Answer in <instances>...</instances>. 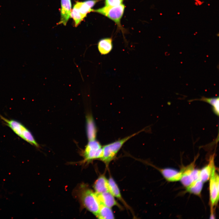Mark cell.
Here are the masks:
<instances>
[{
    "label": "cell",
    "mask_w": 219,
    "mask_h": 219,
    "mask_svg": "<svg viewBox=\"0 0 219 219\" xmlns=\"http://www.w3.org/2000/svg\"><path fill=\"white\" fill-rule=\"evenodd\" d=\"M0 118L4 123L18 136L31 145L39 147L31 132L21 122L14 119L7 118L1 115Z\"/></svg>",
    "instance_id": "cell-1"
},
{
    "label": "cell",
    "mask_w": 219,
    "mask_h": 219,
    "mask_svg": "<svg viewBox=\"0 0 219 219\" xmlns=\"http://www.w3.org/2000/svg\"><path fill=\"white\" fill-rule=\"evenodd\" d=\"M96 217L100 219L115 218L111 208L103 204H100L99 210Z\"/></svg>",
    "instance_id": "cell-17"
},
{
    "label": "cell",
    "mask_w": 219,
    "mask_h": 219,
    "mask_svg": "<svg viewBox=\"0 0 219 219\" xmlns=\"http://www.w3.org/2000/svg\"><path fill=\"white\" fill-rule=\"evenodd\" d=\"M214 155H211L210 158L209 163L200 170V176L202 181L204 182L210 179L212 169L214 165Z\"/></svg>",
    "instance_id": "cell-13"
},
{
    "label": "cell",
    "mask_w": 219,
    "mask_h": 219,
    "mask_svg": "<svg viewBox=\"0 0 219 219\" xmlns=\"http://www.w3.org/2000/svg\"><path fill=\"white\" fill-rule=\"evenodd\" d=\"M87 132L89 140H95L97 129L92 117L91 116L87 117Z\"/></svg>",
    "instance_id": "cell-15"
},
{
    "label": "cell",
    "mask_w": 219,
    "mask_h": 219,
    "mask_svg": "<svg viewBox=\"0 0 219 219\" xmlns=\"http://www.w3.org/2000/svg\"><path fill=\"white\" fill-rule=\"evenodd\" d=\"M196 100L203 101L209 104L212 106V110L214 113L216 115L218 116L219 111V99L218 97L207 98L204 96H202L200 99H195L191 101H192Z\"/></svg>",
    "instance_id": "cell-16"
},
{
    "label": "cell",
    "mask_w": 219,
    "mask_h": 219,
    "mask_svg": "<svg viewBox=\"0 0 219 219\" xmlns=\"http://www.w3.org/2000/svg\"><path fill=\"white\" fill-rule=\"evenodd\" d=\"M196 159L186 167L181 170L182 172V177L180 181L186 188L189 186L194 181L193 173L195 169V164Z\"/></svg>",
    "instance_id": "cell-7"
},
{
    "label": "cell",
    "mask_w": 219,
    "mask_h": 219,
    "mask_svg": "<svg viewBox=\"0 0 219 219\" xmlns=\"http://www.w3.org/2000/svg\"><path fill=\"white\" fill-rule=\"evenodd\" d=\"M93 187L97 193L109 191L108 179L104 175L99 176L95 182Z\"/></svg>",
    "instance_id": "cell-12"
},
{
    "label": "cell",
    "mask_w": 219,
    "mask_h": 219,
    "mask_svg": "<svg viewBox=\"0 0 219 219\" xmlns=\"http://www.w3.org/2000/svg\"><path fill=\"white\" fill-rule=\"evenodd\" d=\"M144 130L143 129L123 138L105 145L103 146V152L100 160L106 166L114 159L117 154L124 144L131 138Z\"/></svg>",
    "instance_id": "cell-2"
},
{
    "label": "cell",
    "mask_w": 219,
    "mask_h": 219,
    "mask_svg": "<svg viewBox=\"0 0 219 219\" xmlns=\"http://www.w3.org/2000/svg\"><path fill=\"white\" fill-rule=\"evenodd\" d=\"M160 171L164 177L169 182H176L180 180L182 175L181 170L178 171L172 168L161 169Z\"/></svg>",
    "instance_id": "cell-10"
},
{
    "label": "cell",
    "mask_w": 219,
    "mask_h": 219,
    "mask_svg": "<svg viewBox=\"0 0 219 219\" xmlns=\"http://www.w3.org/2000/svg\"><path fill=\"white\" fill-rule=\"evenodd\" d=\"M123 0H105V6H115L123 4Z\"/></svg>",
    "instance_id": "cell-21"
},
{
    "label": "cell",
    "mask_w": 219,
    "mask_h": 219,
    "mask_svg": "<svg viewBox=\"0 0 219 219\" xmlns=\"http://www.w3.org/2000/svg\"><path fill=\"white\" fill-rule=\"evenodd\" d=\"M203 182L200 179L193 181L186 187L187 192L195 195L199 196L202 191Z\"/></svg>",
    "instance_id": "cell-18"
},
{
    "label": "cell",
    "mask_w": 219,
    "mask_h": 219,
    "mask_svg": "<svg viewBox=\"0 0 219 219\" xmlns=\"http://www.w3.org/2000/svg\"><path fill=\"white\" fill-rule=\"evenodd\" d=\"M71 6V0H61V19L58 24L66 25L70 17Z\"/></svg>",
    "instance_id": "cell-8"
},
{
    "label": "cell",
    "mask_w": 219,
    "mask_h": 219,
    "mask_svg": "<svg viewBox=\"0 0 219 219\" xmlns=\"http://www.w3.org/2000/svg\"><path fill=\"white\" fill-rule=\"evenodd\" d=\"M74 5L78 9L83 19L86 16L88 13L93 12V9L85 2H77Z\"/></svg>",
    "instance_id": "cell-19"
},
{
    "label": "cell",
    "mask_w": 219,
    "mask_h": 219,
    "mask_svg": "<svg viewBox=\"0 0 219 219\" xmlns=\"http://www.w3.org/2000/svg\"><path fill=\"white\" fill-rule=\"evenodd\" d=\"M195 3H197V5H201L202 4V2L198 0H197L196 2Z\"/></svg>",
    "instance_id": "cell-22"
},
{
    "label": "cell",
    "mask_w": 219,
    "mask_h": 219,
    "mask_svg": "<svg viewBox=\"0 0 219 219\" xmlns=\"http://www.w3.org/2000/svg\"><path fill=\"white\" fill-rule=\"evenodd\" d=\"M96 193L100 204H103L110 208L114 206L121 207L115 199L114 196L109 191L100 193Z\"/></svg>",
    "instance_id": "cell-9"
},
{
    "label": "cell",
    "mask_w": 219,
    "mask_h": 219,
    "mask_svg": "<svg viewBox=\"0 0 219 219\" xmlns=\"http://www.w3.org/2000/svg\"><path fill=\"white\" fill-rule=\"evenodd\" d=\"M109 191L114 196L120 200L127 207H128L122 196L119 187L113 179L110 177L108 179Z\"/></svg>",
    "instance_id": "cell-14"
},
{
    "label": "cell",
    "mask_w": 219,
    "mask_h": 219,
    "mask_svg": "<svg viewBox=\"0 0 219 219\" xmlns=\"http://www.w3.org/2000/svg\"><path fill=\"white\" fill-rule=\"evenodd\" d=\"M81 198L85 207L96 217L100 204L96 193L91 189H85L82 192Z\"/></svg>",
    "instance_id": "cell-4"
},
{
    "label": "cell",
    "mask_w": 219,
    "mask_h": 219,
    "mask_svg": "<svg viewBox=\"0 0 219 219\" xmlns=\"http://www.w3.org/2000/svg\"><path fill=\"white\" fill-rule=\"evenodd\" d=\"M113 40L111 37H106L100 40L98 43L97 48L101 55L109 54L113 48Z\"/></svg>",
    "instance_id": "cell-11"
},
{
    "label": "cell",
    "mask_w": 219,
    "mask_h": 219,
    "mask_svg": "<svg viewBox=\"0 0 219 219\" xmlns=\"http://www.w3.org/2000/svg\"><path fill=\"white\" fill-rule=\"evenodd\" d=\"M103 152V146L96 140L89 141L85 146L84 152L85 161H89L101 158Z\"/></svg>",
    "instance_id": "cell-6"
},
{
    "label": "cell",
    "mask_w": 219,
    "mask_h": 219,
    "mask_svg": "<svg viewBox=\"0 0 219 219\" xmlns=\"http://www.w3.org/2000/svg\"><path fill=\"white\" fill-rule=\"evenodd\" d=\"M70 17L74 20L75 27H77L83 19L78 9L75 5L71 12Z\"/></svg>",
    "instance_id": "cell-20"
},
{
    "label": "cell",
    "mask_w": 219,
    "mask_h": 219,
    "mask_svg": "<svg viewBox=\"0 0 219 219\" xmlns=\"http://www.w3.org/2000/svg\"><path fill=\"white\" fill-rule=\"evenodd\" d=\"M125 6L124 4L115 6H104L93 9V12H96L106 16L113 21L116 24L119 30H121L123 34L125 33V30L121 24V20L123 14Z\"/></svg>",
    "instance_id": "cell-3"
},
{
    "label": "cell",
    "mask_w": 219,
    "mask_h": 219,
    "mask_svg": "<svg viewBox=\"0 0 219 219\" xmlns=\"http://www.w3.org/2000/svg\"><path fill=\"white\" fill-rule=\"evenodd\" d=\"M209 192L211 207L210 218H214V207L219 200V176L216 172L214 165L213 166L210 178Z\"/></svg>",
    "instance_id": "cell-5"
}]
</instances>
